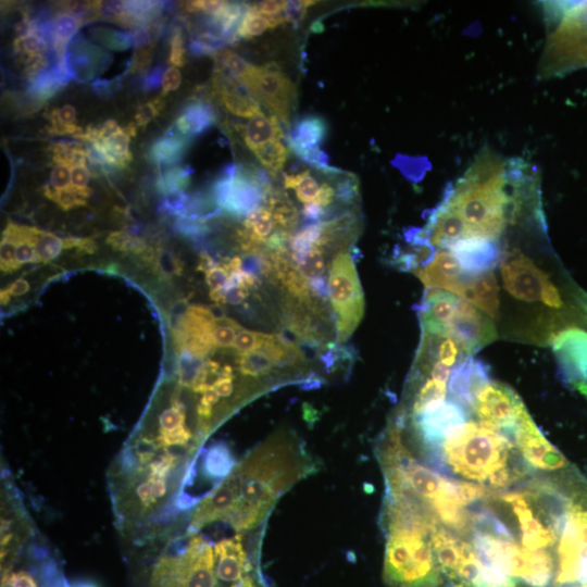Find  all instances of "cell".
Listing matches in <instances>:
<instances>
[{"instance_id":"cell-18","label":"cell","mask_w":587,"mask_h":587,"mask_svg":"<svg viewBox=\"0 0 587 587\" xmlns=\"http://www.w3.org/2000/svg\"><path fill=\"white\" fill-rule=\"evenodd\" d=\"M213 91L222 105L235 116L251 118L262 113L260 103L240 79L215 71Z\"/></svg>"},{"instance_id":"cell-58","label":"cell","mask_w":587,"mask_h":587,"mask_svg":"<svg viewBox=\"0 0 587 587\" xmlns=\"http://www.w3.org/2000/svg\"><path fill=\"white\" fill-rule=\"evenodd\" d=\"M214 266H216L214 260L208 253H201L199 264L197 267L198 271L207 273Z\"/></svg>"},{"instance_id":"cell-11","label":"cell","mask_w":587,"mask_h":587,"mask_svg":"<svg viewBox=\"0 0 587 587\" xmlns=\"http://www.w3.org/2000/svg\"><path fill=\"white\" fill-rule=\"evenodd\" d=\"M240 80L252 96L268 109L286 128L297 104V89L290 78L274 62L250 64Z\"/></svg>"},{"instance_id":"cell-59","label":"cell","mask_w":587,"mask_h":587,"mask_svg":"<svg viewBox=\"0 0 587 587\" xmlns=\"http://www.w3.org/2000/svg\"><path fill=\"white\" fill-rule=\"evenodd\" d=\"M0 298H1V304H7V303H9V301H10V299H11V295L9 294V291L7 290V288H4V289L1 290Z\"/></svg>"},{"instance_id":"cell-33","label":"cell","mask_w":587,"mask_h":587,"mask_svg":"<svg viewBox=\"0 0 587 587\" xmlns=\"http://www.w3.org/2000/svg\"><path fill=\"white\" fill-rule=\"evenodd\" d=\"M192 170L188 166H174L161 173L158 179L160 190L167 195L183 191L189 184Z\"/></svg>"},{"instance_id":"cell-32","label":"cell","mask_w":587,"mask_h":587,"mask_svg":"<svg viewBox=\"0 0 587 587\" xmlns=\"http://www.w3.org/2000/svg\"><path fill=\"white\" fill-rule=\"evenodd\" d=\"M205 360L187 350H179L177 361V386L190 388Z\"/></svg>"},{"instance_id":"cell-36","label":"cell","mask_w":587,"mask_h":587,"mask_svg":"<svg viewBox=\"0 0 587 587\" xmlns=\"http://www.w3.org/2000/svg\"><path fill=\"white\" fill-rule=\"evenodd\" d=\"M93 35L108 49L123 51L133 46V33L129 32L97 28Z\"/></svg>"},{"instance_id":"cell-54","label":"cell","mask_w":587,"mask_h":587,"mask_svg":"<svg viewBox=\"0 0 587 587\" xmlns=\"http://www.w3.org/2000/svg\"><path fill=\"white\" fill-rule=\"evenodd\" d=\"M309 287L312 295L322 301H325L329 297L328 284L323 276L310 278Z\"/></svg>"},{"instance_id":"cell-17","label":"cell","mask_w":587,"mask_h":587,"mask_svg":"<svg viewBox=\"0 0 587 587\" xmlns=\"http://www.w3.org/2000/svg\"><path fill=\"white\" fill-rule=\"evenodd\" d=\"M109 59L104 50L77 34L68 43L65 64L72 78L85 83L103 72L109 65Z\"/></svg>"},{"instance_id":"cell-45","label":"cell","mask_w":587,"mask_h":587,"mask_svg":"<svg viewBox=\"0 0 587 587\" xmlns=\"http://www.w3.org/2000/svg\"><path fill=\"white\" fill-rule=\"evenodd\" d=\"M164 107L163 96L149 101L141 105L135 114V123L137 126H146L153 117H155Z\"/></svg>"},{"instance_id":"cell-23","label":"cell","mask_w":587,"mask_h":587,"mask_svg":"<svg viewBox=\"0 0 587 587\" xmlns=\"http://www.w3.org/2000/svg\"><path fill=\"white\" fill-rule=\"evenodd\" d=\"M242 136L252 152L265 143L285 138L278 118L273 114L266 116L263 112L248 120L242 128Z\"/></svg>"},{"instance_id":"cell-48","label":"cell","mask_w":587,"mask_h":587,"mask_svg":"<svg viewBox=\"0 0 587 587\" xmlns=\"http://www.w3.org/2000/svg\"><path fill=\"white\" fill-rule=\"evenodd\" d=\"M90 180V171L87 166V162L77 163L71 171V185L76 189L88 188Z\"/></svg>"},{"instance_id":"cell-3","label":"cell","mask_w":587,"mask_h":587,"mask_svg":"<svg viewBox=\"0 0 587 587\" xmlns=\"http://www.w3.org/2000/svg\"><path fill=\"white\" fill-rule=\"evenodd\" d=\"M317 469L300 437L278 430L236 462L185 520L196 527L224 522L240 533L263 528L279 498Z\"/></svg>"},{"instance_id":"cell-8","label":"cell","mask_w":587,"mask_h":587,"mask_svg":"<svg viewBox=\"0 0 587 587\" xmlns=\"http://www.w3.org/2000/svg\"><path fill=\"white\" fill-rule=\"evenodd\" d=\"M330 303L336 316V340L349 339L364 314L363 289L352 255L340 250L332 260L328 275Z\"/></svg>"},{"instance_id":"cell-6","label":"cell","mask_w":587,"mask_h":587,"mask_svg":"<svg viewBox=\"0 0 587 587\" xmlns=\"http://www.w3.org/2000/svg\"><path fill=\"white\" fill-rule=\"evenodd\" d=\"M1 587H70L37 527L1 538Z\"/></svg>"},{"instance_id":"cell-50","label":"cell","mask_w":587,"mask_h":587,"mask_svg":"<svg viewBox=\"0 0 587 587\" xmlns=\"http://www.w3.org/2000/svg\"><path fill=\"white\" fill-rule=\"evenodd\" d=\"M182 83V74L178 67L170 66L165 70L162 78V96L176 90Z\"/></svg>"},{"instance_id":"cell-14","label":"cell","mask_w":587,"mask_h":587,"mask_svg":"<svg viewBox=\"0 0 587 587\" xmlns=\"http://www.w3.org/2000/svg\"><path fill=\"white\" fill-rule=\"evenodd\" d=\"M490 380L487 364L473 357L458 362L447 383V397L472 411L478 391Z\"/></svg>"},{"instance_id":"cell-30","label":"cell","mask_w":587,"mask_h":587,"mask_svg":"<svg viewBox=\"0 0 587 587\" xmlns=\"http://www.w3.org/2000/svg\"><path fill=\"white\" fill-rule=\"evenodd\" d=\"M33 243L37 262L48 263L55 259L64 249L63 238L35 227Z\"/></svg>"},{"instance_id":"cell-53","label":"cell","mask_w":587,"mask_h":587,"mask_svg":"<svg viewBox=\"0 0 587 587\" xmlns=\"http://www.w3.org/2000/svg\"><path fill=\"white\" fill-rule=\"evenodd\" d=\"M222 291L224 294L223 303L233 305L240 304L249 295V289L242 286L232 287Z\"/></svg>"},{"instance_id":"cell-21","label":"cell","mask_w":587,"mask_h":587,"mask_svg":"<svg viewBox=\"0 0 587 587\" xmlns=\"http://www.w3.org/2000/svg\"><path fill=\"white\" fill-rule=\"evenodd\" d=\"M459 297L494 319L499 314V288L491 272L471 277Z\"/></svg>"},{"instance_id":"cell-51","label":"cell","mask_w":587,"mask_h":587,"mask_svg":"<svg viewBox=\"0 0 587 587\" xmlns=\"http://www.w3.org/2000/svg\"><path fill=\"white\" fill-rule=\"evenodd\" d=\"M164 72H165V66L163 64L157 65L151 71H149L143 76V80H142L143 89L146 91L157 89L162 83Z\"/></svg>"},{"instance_id":"cell-40","label":"cell","mask_w":587,"mask_h":587,"mask_svg":"<svg viewBox=\"0 0 587 587\" xmlns=\"http://www.w3.org/2000/svg\"><path fill=\"white\" fill-rule=\"evenodd\" d=\"M266 336L264 333L241 329L236 335L233 348L239 353L254 351L263 346Z\"/></svg>"},{"instance_id":"cell-20","label":"cell","mask_w":587,"mask_h":587,"mask_svg":"<svg viewBox=\"0 0 587 587\" xmlns=\"http://www.w3.org/2000/svg\"><path fill=\"white\" fill-rule=\"evenodd\" d=\"M326 135V121L317 115H307L294 123L287 141L292 152L299 157L304 152L320 148Z\"/></svg>"},{"instance_id":"cell-44","label":"cell","mask_w":587,"mask_h":587,"mask_svg":"<svg viewBox=\"0 0 587 587\" xmlns=\"http://www.w3.org/2000/svg\"><path fill=\"white\" fill-rule=\"evenodd\" d=\"M176 229L190 238H199L208 232L205 222L196 217H179L176 222Z\"/></svg>"},{"instance_id":"cell-19","label":"cell","mask_w":587,"mask_h":587,"mask_svg":"<svg viewBox=\"0 0 587 587\" xmlns=\"http://www.w3.org/2000/svg\"><path fill=\"white\" fill-rule=\"evenodd\" d=\"M265 195L266 190L252 177L250 165H239L223 211L236 217H246L253 210L264 205Z\"/></svg>"},{"instance_id":"cell-47","label":"cell","mask_w":587,"mask_h":587,"mask_svg":"<svg viewBox=\"0 0 587 587\" xmlns=\"http://www.w3.org/2000/svg\"><path fill=\"white\" fill-rule=\"evenodd\" d=\"M33 238L34 235L32 238H26L16 242V261L21 265L37 262Z\"/></svg>"},{"instance_id":"cell-13","label":"cell","mask_w":587,"mask_h":587,"mask_svg":"<svg viewBox=\"0 0 587 587\" xmlns=\"http://www.w3.org/2000/svg\"><path fill=\"white\" fill-rule=\"evenodd\" d=\"M448 335L453 337L469 357L492 342L496 329L492 322L475 305L460 298L458 312L449 326Z\"/></svg>"},{"instance_id":"cell-16","label":"cell","mask_w":587,"mask_h":587,"mask_svg":"<svg viewBox=\"0 0 587 587\" xmlns=\"http://www.w3.org/2000/svg\"><path fill=\"white\" fill-rule=\"evenodd\" d=\"M465 275L474 277L492 271L500 262L501 251L497 241L465 238L448 249Z\"/></svg>"},{"instance_id":"cell-38","label":"cell","mask_w":587,"mask_h":587,"mask_svg":"<svg viewBox=\"0 0 587 587\" xmlns=\"http://www.w3.org/2000/svg\"><path fill=\"white\" fill-rule=\"evenodd\" d=\"M296 267L307 279L322 276L325 272L323 249L317 246L313 247L304 260L296 265Z\"/></svg>"},{"instance_id":"cell-10","label":"cell","mask_w":587,"mask_h":587,"mask_svg":"<svg viewBox=\"0 0 587 587\" xmlns=\"http://www.w3.org/2000/svg\"><path fill=\"white\" fill-rule=\"evenodd\" d=\"M472 411L478 421L514 439L530 417L521 397L511 387L491 379L476 395Z\"/></svg>"},{"instance_id":"cell-2","label":"cell","mask_w":587,"mask_h":587,"mask_svg":"<svg viewBox=\"0 0 587 587\" xmlns=\"http://www.w3.org/2000/svg\"><path fill=\"white\" fill-rule=\"evenodd\" d=\"M264 528L240 533L224 522L196 527L182 515L123 544L128 587H270L261 567Z\"/></svg>"},{"instance_id":"cell-46","label":"cell","mask_w":587,"mask_h":587,"mask_svg":"<svg viewBox=\"0 0 587 587\" xmlns=\"http://www.w3.org/2000/svg\"><path fill=\"white\" fill-rule=\"evenodd\" d=\"M71 171L72 167L67 164H55L51 175L50 184L52 188L57 190L65 189L71 186Z\"/></svg>"},{"instance_id":"cell-29","label":"cell","mask_w":587,"mask_h":587,"mask_svg":"<svg viewBox=\"0 0 587 587\" xmlns=\"http://www.w3.org/2000/svg\"><path fill=\"white\" fill-rule=\"evenodd\" d=\"M50 45L40 34H33L24 38H15L13 50L24 64L49 53Z\"/></svg>"},{"instance_id":"cell-27","label":"cell","mask_w":587,"mask_h":587,"mask_svg":"<svg viewBox=\"0 0 587 587\" xmlns=\"http://www.w3.org/2000/svg\"><path fill=\"white\" fill-rule=\"evenodd\" d=\"M253 153L272 177L280 172L288 158V149L282 140L265 143L255 149Z\"/></svg>"},{"instance_id":"cell-9","label":"cell","mask_w":587,"mask_h":587,"mask_svg":"<svg viewBox=\"0 0 587 587\" xmlns=\"http://www.w3.org/2000/svg\"><path fill=\"white\" fill-rule=\"evenodd\" d=\"M500 270L504 287L513 297L526 302L539 300L553 309L564 305L560 291L549 276L519 250L504 253Z\"/></svg>"},{"instance_id":"cell-52","label":"cell","mask_w":587,"mask_h":587,"mask_svg":"<svg viewBox=\"0 0 587 587\" xmlns=\"http://www.w3.org/2000/svg\"><path fill=\"white\" fill-rule=\"evenodd\" d=\"M302 216L307 224L320 223L327 216V211L315 202H311L303 205Z\"/></svg>"},{"instance_id":"cell-56","label":"cell","mask_w":587,"mask_h":587,"mask_svg":"<svg viewBox=\"0 0 587 587\" xmlns=\"http://www.w3.org/2000/svg\"><path fill=\"white\" fill-rule=\"evenodd\" d=\"M30 286L29 283L24 278H18L13 282L10 286L7 287V290L11 296H22L28 292Z\"/></svg>"},{"instance_id":"cell-22","label":"cell","mask_w":587,"mask_h":587,"mask_svg":"<svg viewBox=\"0 0 587 587\" xmlns=\"http://www.w3.org/2000/svg\"><path fill=\"white\" fill-rule=\"evenodd\" d=\"M215 121L213 105L209 101L197 99L187 104L171 128L191 140L192 137L201 135L213 126Z\"/></svg>"},{"instance_id":"cell-55","label":"cell","mask_w":587,"mask_h":587,"mask_svg":"<svg viewBox=\"0 0 587 587\" xmlns=\"http://www.w3.org/2000/svg\"><path fill=\"white\" fill-rule=\"evenodd\" d=\"M335 197H336V191L333 188V186L329 185L328 183H323L321 185L319 195L314 202L319 204L320 207H322L323 209H325L332 204Z\"/></svg>"},{"instance_id":"cell-49","label":"cell","mask_w":587,"mask_h":587,"mask_svg":"<svg viewBox=\"0 0 587 587\" xmlns=\"http://www.w3.org/2000/svg\"><path fill=\"white\" fill-rule=\"evenodd\" d=\"M228 278L229 274L223 265H216L205 273V282L211 290L222 289Z\"/></svg>"},{"instance_id":"cell-57","label":"cell","mask_w":587,"mask_h":587,"mask_svg":"<svg viewBox=\"0 0 587 587\" xmlns=\"http://www.w3.org/2000/svg\"><path fill=\"white\" fill-rule=\"evenodd\" d=\"M75 249H77L78 251L91 254L97 251V243L91 238L77 237Z\"/></svg>"},{"instance_id":"cell-24","label":"cell","mask_w":587,"mask_h":587,"mask_svg":"<svg viewBox=\"0 0 587 587\" xmlns=\"http://www.w3.org/2000/svg\"><path fill=\"white\" fill-rule=\"evenodd\" d=\"M190 139L185 138L172 128L158 139L150 149L151 160L158 166H167L176 163L187 151Z\"/></svg>"},{"instance_id":"cell-1","label":"cell","mask_w":587,"mask_h":587,"mask_svg":"<svg viewBox=\"0 0 587 587\" xmlns=\"http://www.w3.org/2000/svg\"><path fill=\"white\" fill-rule=\"evenodd\" d=\"M460 587H587V477L534 470L464 507Z\"/></svg>"},{"instance_id":"cell-43","label":"cell","mask_w":587,"mask_h":587,"mask_svg":"<svg viewBox=\"0 0 587 587\" xmlns=\"http://www.w3.org/2000/svg\"><path fill=\"white\" fill-rule=\"evenodd\" d=\"M359 185L353 175H349L337 182L336 198L344 204H351L359 196Z\"/></svg>"},{"instance_id":"cell-26","label":"cell","mask_w":587,"mask_h":587,"mask_svg":"<svg viewBox=\"0 0 587 587\" xmlns=\"http://www.w3.org/2000/svg\"><path fill=\"white\" fill-rule=\"evenodd\" d=\"M284 186L294 189L298 200L304 204L314 202L321 188L309 170L297 174H284Z\"/></svg>"},{"instance_id":"cell-35","label":"cell","mask_w":587,"mask_h":587,"mask_svg":"<svg viewBox=\"0 0 587 587\" xmlns=\"http://www.w3.org/2000/svg\"><path fill=\"white\" fill-rule=\"evenodd\" d=\"M107 242L117 251L141 254L148 252L146 241L127 230L113 232L108 236Z\"/></svg>"},{"instance_id":"cell-41","label":"cell","mask_w":587,"mask_h":587,"mask_svg":"<svg viewBox=\"0 0 587 587\" xmlns=\"http://www.w3.org/2000/svg\"><path fill=\"white\" fill-rule=\"evenodd\" d=\"M0 263L1 271L4 273H12L21 267V264L16 261L15 242L4 236H2L0 243Z\"/></svg>"},{"instance_id":"cell-34","label":"cell","mask_w":587,"mask_h":587,"mask_svg":"<svg viewBox=\"0 0 587 587\" xmlns=\"http://www.w3.org/2000/svg\"><path fill=\"white\" fill-rule=\"evenodd\" d=\"M270 28V23L266 17L258 13L252 4H248L247 11L236 32V38L250 39L263 34Z\"/></svg>"},{"instance_id":"cell-12","label":"cell","mask_w":587,"mask_h":587,"mask_svg":"<svg viewBox=\"0 0 587 587\" xmlns=\"http://www.w3.org/2000/svg\"><path fill=\"white\" fill-rule=\"evenodd\" d=\"M551 347L565 385L587 400V330L564 328L553 336Z\"/></svg>"},{"instance_id":"cell-31","label":"cell","mask_w":587,"mask_h":587,"mask_svg":"<svg viewBox=\"0 0 587 587\" xmlns=\"http://www.w3.org/2000/svg\"><path fill=\"white\" fill-rule=\"evenodd\" d=\"M43 192L47 198L54 201L61 209L71 210L85 205L91 190L89 188L76 189L72 185L65 189L57 190L48 185L45 187Z\"/></svg>"},{"instance_id":"cell-7","label":"cell","mask_w":587,"mask_h":587,"mask_svg":"<svg viewBox=\"0 0 587 587\" xmlns=\"http://www.w3.org/2000/svg\"><path fill=\"white\" fill-rule=\"evenodd\" d=\"M552 28L539 61L541 77L587 67V1L555 2Z\"/></svg>"},{"instance_id":"cell-4","label":"cell","mask_w":587,"mask_h":587,"mask_svg":"<svg viewBox=\"0 0 587 587\" xmlns=\"http://www.w3.org/2000/svg\"><path fill=\"white\" fill-rule=\"evenodd\" d=\"M535 178L521 161L485 149L446 190V202L464 223L467 238L498 241L509 221L529 198Z\"/></svg>"},{"instance_id":"cell-5","label":"cell","mask_w":587,"mask_h":587,"mask_svg":"<svg viewBox=\"0 0 587 587\" xmlns=\"http://www.w3.org/2000/svg\"><path fill=\"white\" fill-rule=\"evenodd\" d=\"M379 524L385 536L383 579L388 587H444L429 541L416 522L382 508Z\"/></svg>"},{"instance_id":"cell-15","label":"cell","mask_w":587,"mask_h":587,"mask_svg":"<svg viewBox=\"0 0 587 587\" xmlns=\"http://www.w3.org/2000/svg\"><path fill=\"white\" fill-rule=\"evenodd\" d=\"M426 289L437 288L459 296L471 276L464 274L459 262L449 250H437L433 260L415 270Z\"/></svg>"},{"instance_id":"cell-39","label":"cell","mask_w":587,"mask_h":587,"mask_svg":"<svg viewBox=\"0 0 587 587\" xmlns=\"http://www.w3.org/2000/svg\"><path fill=\"white\" fill-rule=\"evenodd\" d=\"M151 257L155 270L162 277L170 278L180 274L183 264L172 252L161 249L152 253Z\"/></svg>"},{"instance_id":"cell-37","label":"cell","mask_w":587,"mask_h":587,"mask_svg":"<svg viewBox=\"0 0 587 587\" xmlns=\"http://www.w3.org/2000/svg\"><path fill=\"white\" fill-rule=\"evenodd\" d=\"M241 329L243 328L232 319L226 316L216 319L213 329L215 347H232L236 338V332H240Z\"/></svg>"},{"instance_id":"cell-25","label":"cell","mask_w":587,"mask_h":587,"mask_svg":"<svg viewBox=\"0 0 587 587\" xmlns=\"http://www.w3.org/2000/svg\"><path fill=\"white\" fill-rule=\"evenodd\" d=\"M237 366L239 373L243 377H249L251 379L268 377L274 374L277 369L275 363L261 349L247 353H239Z\"/></svg>"},{"instance_id":"cell-28","label":"cell","mask_w":587,"mask_h":587,"mask_svg":"<svg viewBox=\"0 0 587 587\" xmlns=\"http://www.w3.org/2000/svg\"><path fill=\"white\" fill-rule=\"evenodd\" d=\"M76 110L71 104H64L48 114L50 125L48 132L52 135H71L75 137L82 129L75 124Z\"/></svg>"},{"instance_id":"cell-42","label":"cell","mask_w":587,"mask_h":587,"mask_svg":"<svg viewBox=\"0 0 587 587\" xmlns=\"http://www.w3.org/2000/svg\"><path fill=\"white\" fill-rule=\"evenodd\" d=\"M168 62L172 66L180 67L186 63V45L183 32L175 29L170 39Z\"/></svg>"}]
</instances>
